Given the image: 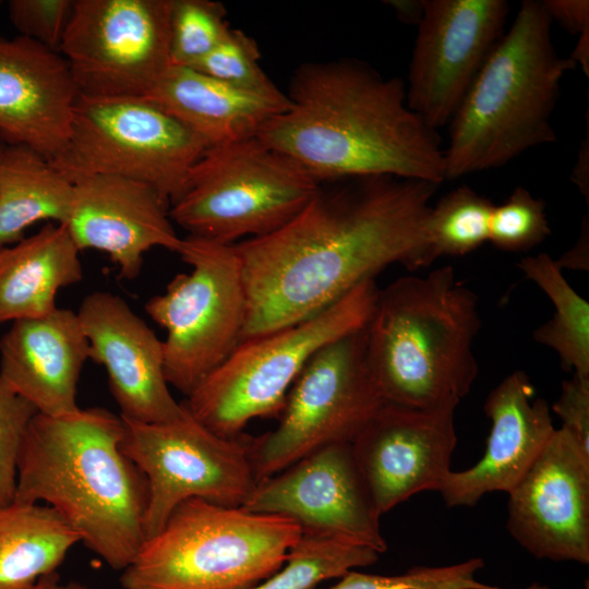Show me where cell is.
<instances>
[{"mask_svg":"<svg viewBox=\"0 0 589 589\" xmlns=\"http://www.w3.org/2000/svg\"><path fill=\"white\" fill-rule=\"evenodd\" d=\"M333 183L277 231L233 244L248 298L241 341L314 316L390 264L421 267L438 184L392 176Z\"/></svg>","mask_w":589,"mask_h":589,"instance_id":"6da1fadb","label":"cell"},{"mask_svg":"<svg viewBox=\"0 0 589 589\" xmlns=\"http://www.w3.org/2000/svg\"><path fill=\"white\" fill-rule=\"evenodd\" d=\"M289 106L256 135L318 184L392 176L441 184L444 147L407 105L405 81L357 59L302 64Z\"/></svg>","mask_w":589,"mask_h":589,"instance_id":"7a4b0ae2","label":"cell"},{"mask_svg":"<svg viewBox=\"0 0 589 589\" xmlns=\"http://www.w3.org/2000/svg\"><path fill=\"white\" fill-rule=\"evenodd\" d=\"M120 416L91 407L37 413L22 441L14 501L45 502L87 549L123 570L145 540V476L122 452Z\"/></svg>","mask_w":589,"mask_h":589,"instance_id":"3957f363","label":"cell"},{"mask_svg":"<svg viewBox=\"0 0 589 589\" xmlns=\"http://www.w3.org/2000/svg\"><path fill=\"white\" fill-rule=\"evenodd\" d=\"M478 297L452 266L404 276L384 290L366 325V360L386 404L453 409L479 373Z\"/></svg>","mask_w":589,"mask_h":589,"instance_id":"277c9868","label":"cell"},{"mask_svg":"<svg viewBox=\"0 0 589 589\" xmlns=\"http://www.w3.org/2000/svg\"><path fill=\"white\" fill-rule=\"evenodd\" d=\"M541 1L525 0L452 118L445 180L497 168L557 141L552 115L576 64L555 50Z\"/></svg>","mask_w":589,"mask_h":589,"instance_id":"5b68a950","label":"cell"},{"mask_svg":"<svg viewBox=\"0 0 589 589\" xmlns=\"http://www.w3.org/2000/svg\"><path fill=\"white\" fill-rule=\"evenodd\" d=\"M301 533L287 517L190 498L144 540L120 582L124 589H252L284 565Z\"/></svg>","mask_w":589,"mask_h":589,"instance_id":"8992f818","label":"cell"},{"mask_svg":"<svg viewBox=\"0 0 589 589\" xmlns=\"http://www.w3.org/2000/svg\"><path fill=\"white\" fill-rule=\"evenodd\" d=\"M377 294L375 279H368L312 317L240 341L183 405L194 419L224 437H238L255 418H278L311 357L326 344L366 326Z\"/></svg>","mask_w":589,"mask_h":589,"instance_id":"52a82bcc","label":"cell"},{"mask_svg":"<svg viewBox=\"0 0 589 589\" xmlns=\"http://www.w3.org/2000/svg\"><path fill=\"white\" fill-rule=\"evenodd\" d=\"M320 187L298 163L255 136L207 147L169 216L190 236L233 244L287 225Z\"/></svg>","mask_w":589,"mask_h":589,"instance_id":"ba28073f","label":"cell"},{"mask_svg":"<svg viewBox=\"0 0 589 589\" xmlns=\"http://www.w3.org/2000/svg\"><path fill=\"white\" fill-rule=\"evenodd\" d=\"M207 147L145 97L79 96L68 142L50 161L72 182L94 175L129 178L152 187L171 205Z\"/></svg>","mask_w":589,"mask_h":589,"instance_id":"9c48e42d","label":"cell"},{"mask_svg":"<svg viewBox=\"0 0 589 589\" xmlns=\"http://www.w3.org/2000/svg\"><path fill=\"white\" fill-rule=\"evenodd\" d=\"M177 253L191 272L177 274L145 311L167 332L166 380L188 397L240 344L248 298L233 244L188 235Z\"/></svg>","mask_w":589,"mask_h":589,"instance_id":"30bf717a","label":"cell"},{"mask_svg":"<svg viewBox=\"0 0 589 589\" xmlns=\"http://www.w3.org/2000/svg\"><path fill=\"white\" fill-rule=\"evenodd\" d=\"M385 404L368 365L366 326L326 344L290 387L276 429L248 441L257 483L324 446L352 443Z\"/></svg>","mask_w":589,"mask_h":589,"instance_id":"8fae6325","label":"cell"},{"mask_svg":"<svg viewBox=\"0 0 589 589\" xmlns=\"http://www.w3.org/2000/svg\"><path fill=\"white\" fill-rule=\"evenodd\" d=\"M121 419L120 447L148 485L145 539L158 532L187 500L241 507L254 491L257 481L248 442L216 434L187 408L181 417L167 422Z\"/></svg>","mask_w":589,"mask_h":589,"instance_id":"7c38bea8","label":"cell"},{"mask_svg":"<svg viewBox=\"0 0 589 589\" xmlns=\"http://www.w3.org/2000/svg\"><path fill=\"white\" fill-rule=\"evenodd\" d=\"M171 0H75L59 51L80 96L145 97L171 67Z\"/></svg>","mask_w":589,"mask_h":589,"instance_id":"4fadbf2b","label":"cell"},{"mask_svg":"<svg viewBox=\"0 0 589 589\" xmlns=\"http://www.w3.org/2000/svg\"><path fill=\"white\" fill-rule=\"evenodd\" d=\"M407 105L431 129L448 124L505 33L506 0H422Z\"/></svg>","mask_w":589,"mask_h":589,"instance_id":"5bb4252c","label":"cell"},{"mask_svg":"<svg viewBox=\"0 0 589 589\" xmlns=\"http://www.w3.org/2000/svg\"><path fill=\"white\" fill-rule=\"evenodd\" d=\"M244 509L279 515L315 532L387 550L378 514L356 461L351 443L324 446L260 481Z\"/></svg>","mask_w":589,"mask_h":589,"instance_id":"9a60e30c","label":"cell"},{"mask_svg":"<svg viewBox=\"0 0 589 589\" xmlns=\"http://www.w3.org/2000/svg\"><path fill=\"white\" fill-rule=\"evenodd\" d=\"M507 529L540 560L589 563V454L556 429L508 493Z\"/></svg>","mask_w":589,"mask_h":589,"instance_id":"2e32d148","label":"cell"},{"mask_svg":"<svg viewBox=\"0 0 589 589\" xmlns=\"http://www.w3.org/2000/svg\"><path fill=\"white\" fill-rule=\"evenodd\" d=\"M455 410L385 404L351 446L382 516L422 491H440L457 444Z\"/></svg>","mask_w":589,"mask_h":589,"instance_id":"e0dca14e","label":"cell"},{"mask_svg":"<svg viewBox=\"0 0 589 589\" xmlns=\"http://www.w3.org/2000/svg\"><path fill=\"white\" fill-rule=\"evenodd\" d=\"M76 313L89 344V359L105 368L122 418L156 423L184 413L165 376L163 340L124 299L94 291Z\"/></svg>","mask_w":589,"mask_h":589,"instance_id":"ac0fdd59","label":"cell"},{"mask_svg":"<svg viewBox=\"0 0 589 589\" xmlns=\"http://www.w3.org/2000/svg\"><path fill=\"white\" fill-rule=\"evenodd\" d=\"M71 213L64 225L80 251L106 253L119 277L135 279L143 257L159 247L178 252L181 239L169 216V204L149 185L111 175L74 182Z\"/></svg>","mask_w":589,"mask_h":589,"instance_id":"d6986e66","label":"cell"},{"mask_svg":"<svg viewBox=\"0 0 589 589\" xmlns=\"http://www.w3.org/2000/svg\"><path fill=\"white\" fill-rule=\"evenodd\" d=\"M80 94L58 51L0 36V134L49 160L64 148Z\"/></svg>","mask_w":589,"mask_h":589,"instance_id":"ffe728a7","label":"cell"},{"mask_svg":"<svg viewBox=\"0 0 589 589\" xmlns=\"http://www.w3.org/2000/svg\"><path fill=\"white\" fill-rule=\"evenodd\" d=\"M524 371H514L488 395L484 412L491 431L482 458L450 471L440 489L448 507L474 506L486 493H509L539 457L556 430L550 406Z\"/></svg>","mask_w":589,"mask_h":589,"instance_id":"44dd1931","label":"cell"},{"mask_svg":"<svg viewBox=\"0 0 589 589\" xmlns=\"http://www.w3.org/2000/svg\"><path fill=\"white\" fill-rule=\"evenodd\" d=\"M88 359V340L70 309L14 321L0 338L1 378L39 413L51 417L80 409L77 383Z\"/></svg>","mask_w":589,"mask_h":589,"instance_id":"7402d4cb","label":"cell"},{"mask_svg":"<svg viewBox=\"0 0 589 589\" xmlns=\"http://www.w3.org/2000/svg\"><path fill=\"white\" fill-rule=\"evenodd\" d=\"M206 141L208 146L255 137L289 106L228 85L199 70L171 65L145 96Z\"/></svg>","mask_w":589,"mask_h":589,"instance_id":"603a6c76","label":"cell"},{"mask_svg":"<svg viewBox=\"0 0 589 589\" xmlns=\"http://www.w3.org/2000/svg\"><path fill=\"white\" fill-rule=\"evenodd\" d=\"M80 250L64 225L47 223L0 249V324L53 312L61 288L83 279Z\"/></svg>","mask_w":589,"mask_h":589,"instance_id":"cb8c5ba5","label":"cell"},{"mask_svg":"<svg viewBox=\"0 0 589 589\" xmlns=\"http://www.w3.org/2000/svg\"><path fill=\"white\" fill-rule=\"evenodd\" d=\"M74 183L49 159L24 145L4 146L0 159V249L38 221L65 225Z\"/></svg>","mask_w":589,"mask_h":589,"instance_id":"d4e9b609","label":"cell"},{"mask_svg":"<svg viewBox=\"0 0 589 589\" xmlns=\"http://www.w3.org/2000/svg\"><path fill=\"white\" fill-rule=\"evenodd\" d=\"M77 542L79 533L48 505L0 507V589H32Z\"/></svg>","mask_w":589,"mask_h":589,"instance_id":"484cf974","label":"cell"},{"mask_svg":"<svg viewBox=\"0 0 589 589\" xmlns=\"http://www.w3.org/2000/svg\"><path fill=\"white\" fill-rule=\"evenodd\" d=\"M518 267L555 309L553 317L533 332V339L553 349L564 370L589 377L588 301L573 289L555 260L545 253L522 259Z\"/></svg>","mask_w":589,"mask_h":589,"instance_id":"4316f807","label":"cell"},{"mask_svg":"<svg viewBox=\"0 0 589 589\" xmlns=\"http://www.w3.org/2000/svg\"><path fill=\"white\" fill-rule=\"evenodd\" d=\"M380 553L371 548L321 533L302 531L284 565L252 589H314L356 567L374 564Z\"/></svg>","mask_w":589,"mask_h":589,"instance_id":"83f0119b","label":"cell"},{"mask_svg":"<svg viewBox=\"0 0 589 589\" xmlns=\"http://www.w3.org/2000/svg\"><path fill=\"white\" fill-rule=\"evenodd\" d=\"M493 207L468 185L442 196L426 218L421 267L443 255L468 254L486 242Z\"/></svg>","mask_w":589,"mask_h":589,"instance_id":"f1b7e54d","label":"cell"},{"mask_svg":"<svg viewBox=\"0 0 589 589\" xmlns=\"http://www.w3.org/2000/svg\"><path fill=\"white\" fill-rule=\"evenodd\" d=\"M230 31L223 3L213 0H171V65L194 67L219 46Z\"/></svg>","mask_w":589,"mask_h":589,"instance_id":"f546056e","label":"cell"},{"mask_svg":"<svg viewBox=\"0 0 589 589\" xmlns=\"http://www.w3.org/2000/svg\"><path fill=\"white\" fill-rule=\"evenodd\" d=\"M260 58L256 41L243 31L231 28L223 43L192 68L239 89L285 96L263 71Z\"/></svg>","mask_w":589,"mask_h":589,"instance_id":"4dcf8cb0","label":"cell"},{"mask_svg":"<svg viewBox=\"0 0 589 589\" xmlns=\"http://www.w3.org/2000/svg\"><path fill=\"white\" fill-rule=\"evenodd\" d=\"M483 566L482 558L472 557L448 566H416L399 575L366 574L352 569L328 589H508L478 581L476 573Z\"/></svg>","mask_w":589,"mask_h":589,"instance_id":"1f68e13d","label":"cell"},{"mask_svg":"<svg viewBox=\"0 0 589 589\" xmlns=\"http://www.w3.org/2000/svg\"><path fill=\"white\" fill-rule=\"evenodd\" d=\"M550 233L544 202L517 187L502 204L494 205L488 241L502 251L524 252L542 243Z\"/></svg>","mask_w":589,"mask_h":589,"instance_id":"d6a6232c","label":"cell"},{"mask_svg":"<svg viewBox=\"0 0 589 589\" xmlns=\"http://www.w3.org/2000/svg\"><path fill=\"white\" fill-rule=\"evenodd\" d=\"M37 413V409L0 376V507L14 501L20 448Z\"/></svg>","mask_w":589,"mask_h":589,"instance_id":"836d02e7","label":"cell"},{"mask_svg":"<svg viewBox=\"0 0 589 589\" xmlns=\"http://www.w3.org/2000/svg\"><path fill=\"white\" fill-rule=\"evenodd\" d=\"M75 0H10L9 17L20 36L59 51Z\"/></svg>","mask_w":589,"mask_h":589,"instance_id":"e575fe53","label":"cell"},{"mask_svg":"<svg viewBox=\"0 0 589 589\" xmlns=\"http://www.w3.org/2000/svg\"><path fill=\"white\" fill-rule=\"evenodd\" d=\"M552 410L562 420L561 429L589 454V377L573 374L564 381Z\"/></svg>","mask_w":589,"mask_h":589,"instance_id":"d590c367","label":"cell"},{"mask_svg":"<svg viewBox=\"0 0 589 589\" xmlns=\"http://www.w3.org/2000/svg\"><path fill=\"white\" fill-rule=\"evenodd\" d=\"M541 3L551 22L568 33L578 36L589 28L588 0H543Z\"/></svg>","mask_w":589,"mask_h":589,"instance_id":"8d00e7d4","label":"cell"},{"mask_svg":"<svg viewBox=\"0 0 589 589\" xmlns=\"http://www.w3.org/2000/svg\"><path fill=\"white\" fill-rule=\"evenodd\" d=\"M589 252V221L588 216L584 218L579 237L574 244L560 260H555L556 265L572 269H588Z\"/></svg>","mask_w":589,"mask_h":589,"instance_id":"74e56055","label":"cell"},{"mask_svg":"<svg viewBox=\"0 0 589 589\" xmlns=\"http://www.w3.org/2000/svg\"><path fill=\"white\" fill-rule=\"evenodd\" d=\"M589 124L587 122V132L578 149L577 159L572 171L570 180L578 188L580 193L589 197Z\"/></svg>","mask_w":589,"mask_h":589,"instance_id":"f35d334b","label":"cell"},{"mask_svg":"<svg viewBox=\"0 0 589 589\" xmlns=\"http://www.w3.org/2000/svg\"><path fill=\"white\" fill-rule=\"evenodd\" d=\"M387 3L395 10L398 19L407 24L417 25L423 13L422 0H390Z\"/></svg>","mask_w":589,"mask_h":589,"instance_id":"ab89813d","label":"cell"},{"mask_svg":"<svg viewBox=\"0 0 589 589\" xmlns=\"http://www.w3.org/2000/svg\"><path fill=\"white\" fill-rule=\"evenodd\" d=\"M569 58L589 76V28L578 35L576 46Z\"/></svg>","mask_w":589,"mask_h":589,"instance_id":"60d3db41","label":"cell"},{"mask_svg":"<svg viewBox=\"0 0 589 589\" xmlns=\"http://www.w3.org/2000/svg\"><path fill=\"white\" fill-rule=\"evenodd\" d=\"M32 589H87L84 585L70 581L62 584L57 572L41 576Z\"/></svg>","mask_w":589,"mask_h":589,"instance_id":"b9f144b4","label":"cell"},{"mask_svg":"<svg viewBox=\"0 0 589 589\" xmlns=\"http://www.w3.org/2000/svg\"><path fill=\"white\" fill-rule=\"evenodd\" d=\"M3 148H4V146L0 144V159H1V155H2Z\"/></svg>","mask_w":589,"mask_h":589,"instance_id":"7bdbcfd3","label":"cell"},{"mask_svg":"<svg viewBox=\"0 0 589 589\" xmlns=\"http://www.w3.org/2000/svg\"><path fill=\"white\" fill-rule=\"evenodd\" d=\"M586 589H589V587H588V581H586Z\"/></svg>","mask_w":589,"mask_h":589,"instance_id":"ee69618b","label":"cell"},{"mask_svg":"<svg viewBox=\"0 0 589 589\" xmlns=\"http://www.w3.org/2000/svg\"><path fill=\"white\" fill-rule=\"evenodd\" d=\"M1 3H2V2L0 1V5H1Z\"/></svg>","mask_w":589,"mask_h":589,"instance_id":"f6af8a7d","label":"cell"}]
</instances>
